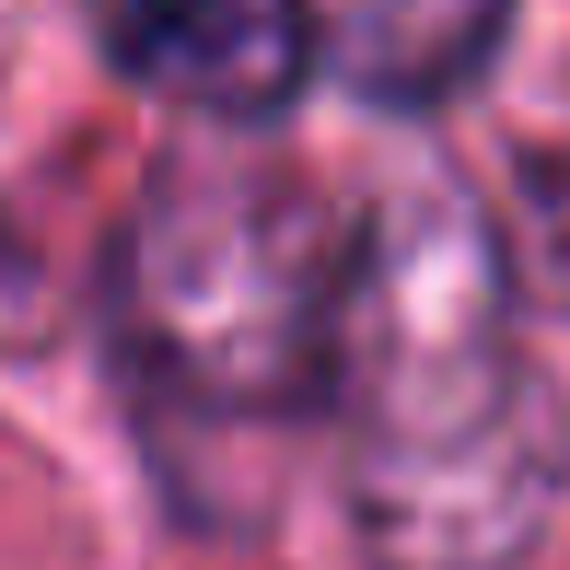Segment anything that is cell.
I'll list each match as a JSON object with an SVG mask.
<instances>
[{
	"instance_id": "1",
	"label": "cell",
	"mask_w": 570,
	"mask_h": 570,
	"mask_svg": "<svg viewBox=\"0 0 570 570\" xmlns=\"http://www.w3.org/2000/svg\"><path fill=\"white\" fill-rule=\"evenodd\" d=\"M338 501L373 570H524L570 501V396L524 350L478 175L407 151L350 210L338 279Z\"/></svg>"
},
{
	"instance_id": "2",
	"label": "cell",
	"mask_w": 570,
	"mask_h": 570,
	"mask_svg": "<svg viewBox=\"0 0 570 570\" xmlns=\"http://www.w3.org/2000/svg\"><path fill=\"white\" fill-rule=\"evenodd\" d=\"M350 210H326L292 164L187 151L140 187L106 256V326L151 396L198 420H292L326 407Z\"/></svg>"
},
{
	"instance_id": "3",
	"label": "cell",
	"mask_w": 570,
	"mask_h": 570,
	"mask_svg": "<svg viewBox=\"0 0 570 570\" xmlns=\"http://www.w3.org/2000/svg\"><path fill=\"white\" fill-rule=\"evenodd\" d=\"M82 23L128 94L198 128H279L315 82L303 0H82Z\"/></svg>"
},
{
	"instance_id": "4",
	"label": "cell",
	"mask_w": 570,
	"mask_h": 570,
	"mask_svg": "<svg viewBox=\"0 0 570 570\" xmlns=\"http://www.w3.org/2000/svg\"><path fill=\"white\" fill-rule=\"evenodd\" d=\"M524 0H303L315 70L373 117H443L501 70Z\"/></svg>"
},
{
	"instance_id": "5",
	"label": "cell",
	"mask_w": 570,
	"mask_h": 570,
	"mask_svg": "<svg viewBox=\"0 0 570 570\" xmlns=\"http://www.w3.org/2000/svg\"><path fill=\"white\" fill-rule=\"evenodd\" d=\"M489 233H501V268L524 292V315H570V94L559 106H524L489 140Z\"/></svg>"
},
{
	"instance_id": "6",
	"label": "cell",
	"mask_w": 570,
	"mask_h": 570,
	"mask_svg": "<svg viewBox=\"0 0 570 570\" xmlns=\"http://www.w3.org/2000/svg\"><path fill=\"white\" fill-rule=\"evenodd\" d=\"M59 338V279H47V256H36V233H23L12 210H0V350H47Z\"/></svg>"
}]
</instances>
